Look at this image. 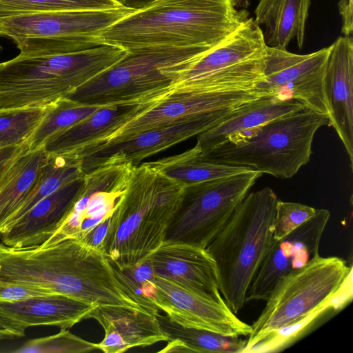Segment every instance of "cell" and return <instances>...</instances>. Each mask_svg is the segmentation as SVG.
<instances>
[{
  "label": "cell",
  "mask_w": 353,
  "mask_h": 353,
  "mask_svg": "<svg viewBox=\"0 0 353 353\" xmlns=\"http://www.w3.org/2000/svg\"><path fill=\"white\" fill-rule=\"evenodd\" d=\"M97 350V343H91L61 330L55 334L31 339L12 352L15 353H82Z\"/></svg>",
  "instance_id": "cell-35"
},
{
  "label": "cell",
  "mask_w": 353,
  "mask_h": 353,
  "mask_svg": "<svg viewBox=\"0 0 353 353\" xmlns=\"http://www.w3.org/2000/svg\"><path fill=\"white\" fill-rule=\"evenodd\" d=\"M26 150H28L27 143L19 146L0 148V173L16 156Z\"/></svg>",
  "instance_id": "cell-40"
},
{
  "label": "cell",
  "mask_w": 353,
  "mask_h": 353,
  "mask_svg": "<svg viewBox=\"0 0 353 353\" xmlns=\"http://www.w3.org/2000/svg\"><path fill=\"white\" fill-rule=\"evenodd\" d=\"M225 117L210 116L141 132L124 140L74 153L83 175L106 164L137 165L144 159L210 130Z\"/></svg>",
  "instance_id": "cell-14"
},
{
  "label": "cell",
  "mask_w": 353,
  "mask_h": 353,
  "mask_svg": "<svg viewBox=\"0 0 353 353\" xmlns=\"http://www.w3.org/2000/svg\"><path fill=\"white\" fill-rule=\"evenodd\" d=\"M168 94L100 106L81 121L50 138L42 148L49 154L64 155L99 145Z\"/></svg>",
  "instance_id": "cell-17"
},
{
  "label": "cell",
  "mask_w": 353,
  "mask_h": 353,
  "mask_svg": "<svg viewBox=\"0 0 353 353\" xmlns=\"http://www.w3.org/2000/svg\"><path fill=\"white\" fill-rule=\"evenodd\" d=\"M333 297L328 303L307 314L269 332L251 347L247 353H268L282 350L297 339L323 313L331 309L338 310Z\"/></svg>",
  "instance_id": "cell-34"
},
{
  "label": "cell",
  "mask_w": 353,
  "mask_h": 353,
  "mask_svg": "<svg viewBox=\"0 0 353 353\" xmlns=\"http://www.w3.org/2000/svg\"><path fill=\"white\" fill-rule=\"evenodd\" d=\"M330 217L325 209L279 240L272 239L264 260L249 288L246 303L266 300L276 283L289 272L319 255L321 236Z\"/></svg>",
  "instance_id": "cell-15"
},
{
  "label": "cell",
  "mask_w": 353,
  "mask_h": 353,
  "mask_svg": "<svg viewBox=\"0 0 353 353\" xmlns=\"http://www.w3.org/2000/svg\"><path fill=\"white\" fill-rule=\"evenodd\" d=\"M330 52V46L306 54L267 47L264 77L255 92L259 97L293 99L327 115L323 77Z\"/></svg>",
  "instance_id": "cell-12"
},
{
  "label": "cell",
  "mask_w": 353,
  "mask_h": 353,
  "mask_svg": "<svg viewBox=\"0 0 353 353\" xmlns=\"http://www.w3.org/2000/svg\"><path fill=\"white\" fill-rule=\"evenodd\" d=\"M305 106L293 99L263 96L245 103L218 124L200 134L195 146L203 152L225 142L236 134L261 125Z\"/></svg>",
  "instance_id": "cell-23"
},
{
  "label": "cell",
  "mask_w": 353,
  "mask_h": 353,
  "mask_svg": "<svg viewBox=\"0 0 353 353\" xmlns=\"http://www.w3.org/2000/svg\"><path fill=\"white\" fill-rule=\"evenodd\" d=\"M278 200L269 187L248 193L205 248L214 262L221 296L236 314L272 241Z\"/></svg>",
  "instance_id": "cell-4"
},
{
  "label": "cell",
  "mask_w": 353,
  "mask_h": 353,
  "mask_svg": "<svg viewBox=\"0 0 353 353\" xmlns=\"http://www.w3.org/2000/svg\"><path fill=\"white\" fill-rule=\"evenodd\" d=\"M338 6L342 17V32L344 36H350L353 30V0H341Z\"/></svg>",
  "instance_id": "cell-39"
},
{
  "label": "cell",
  "mask_w": 353,
  "mask_h": 353,
  "mask_svg": "<svg viewBox=\"0 0 353 353\" xmlns=\"http://www.w3.org/2000/svg\"><path fill=\"white\" fill-rule=\"evenodd\" d=\"M157 315L124 307L96 306L89 319H95L104 330V338L97 343V350L122 353L133 347L167 341Z\"/></svg>",
  "instance_id": "cell-21"
},
{
  "label": "cell",
  "mask_w": 353,
  "mask_h": 353,
  "mask_svg": "<svg viewBox=\"0 0 353 353\" xmlns=\"http://www.w3.org/2000/svg\"><path fill=\"white\" fill-rule=\"evenodd\" d=\"M316 209L309 205L278 200L273 221V239L279 240L312 217Z\"/></svg>",
  "instance_id": "cell-36"
},
{
  "label": "cell",
  "mask_w": 353,
  "mask_h": 353,
  "mask_svg": "<svg viewBox=\"0 0 353 353\" xmlns=\"http://www.w3.org/2000/svg\"><path fill=\"white\" fill-rule=\"evenodd\" d=\"M148 259L154 274L208 299L225 303L219 290L214 262L205 249L183 243L163 241Z\"/></svg>",
  "instance_id": "cell-18"
},
{
  "label": "cell",
  "mask_w": 353,
  "mask_h": 353,
  "mask_svg": "<svg viewBox=\"0 0 353 353\" xmlns=\"http://www.w3.org/2000/svg\"><path fill=\"white\" fill-rule=\"evenodd\" d=\"M267 47L262 29L248 17L186 69L174 88L255 92L264 77Z\"/></svg>",
  "instance_id": "cell-8"
},
{
  "label": "cell",
  "mask_w": 353,
  "mask_h": 353,
  "mask_svg": "<svg viewBox=\"0 0 353 353\" xmlns=\"http://www.w3.org/2000/svg\"><path fill=\"white\" fill-rule=\"evenodd\" d=\"M262 175L251 170L226 178L186 185L164 241L205 249L227 224Z\"/></svg>",
  "instance_id": "cell-9"
},
{
  "label": "cell",
  "mask_w": 353,
  "mask_h": 353,
  "mask_svg": "<svg viewBox=\"0 0 353 353\" xmlns=\"http://www.w3.org/2000/svg\"><path fill=\"white\" fill-rule=\"evenodd\" d=\"M16 338H19V335L16 333L0 328V340L13 339Z\"/></svg>",
  "instance_id": "cell-41"
},
{
  "label": "cell",
  "mask_w": 353,
  "mask_h": 353,
  "mask_svg": "<svg viewBox=\"0 0 353 353\" xmlns=\"http://www.w3.org/2000/svg\"><path fill=\"white\" fill-rule=\"evenodd\" d=\"M56 293L50 290L28 284L0 281V301H17L37 296Z\"/></svg>",
  "instance_id": "cell-37"
},
{
  "label": "cell",
  "mask_w": 353,
  "mask_h": 353,
  "mask_svg": "<svg viewBox=\"0 0 353 353\" xmlns=\"http://www.w3.org/2000/svg\"><path fill=\"white\" fill-rule=\"evenodd\" d=\"M127 52L103 44L63 54H19L0 63V110L46 108L68 97Z\"/></svg>",
  "instance_id": "cell-3"
},
{
  "label": "cell",
  "mask_w": 353,
  "mask_h": 353,
  "mask_svg": "<svg viewBox=\"0 0 353 353\" xmlns=\"http://www.w3.org/2000/svg\"><path fill=\"white\" fill-rule=\"evenodd\" d=\"M330 126L342 141L353 165V40L339 37L330 46L323 77Z\"/></svg>",
  "instance_id": "cell-19"
},
{
  "label": "cell",
  "mask_w": 353,
  "mask_h": 353,
  "mask_svg": "<svg viewBox=\"0 0 353 353\" xmlns=\"http://www.w3.org/2000/svg\"><path fill=\"white\" fill-rule=\"evenodd\" d=\"M83 176L75 154H50L48 163L5 228L21 217L45 197Z\"/></svg>",
  "instance_id": "cell-29"
},
{
  "label": "cell",
  "mask_w": 353,
  "mask_h": 353,
  "mask_svg": "<svg viewBox=\"0 0 353 353\" xmlns=\"http://www.w3.org/2000/svg\"><path fill=\"white\" fill-rule=\"evenodd\" d=\"M123 6L117 0H0V19L30 13L105 10Z\"/></svg>",
  "instance_id": "cell-31"
},
{
  "label": "cell",
  "mask_w": 353,
  "mask_h": 353,
  "mask_svg": "<svg viewBox=\"0 0 353 353\" xmlns=\"http://www.w3.org/2000/svg\"><path fill=\"white\" fill-rule=\"evenodd\" d=\"M46 108L0 110V148L27 143L45 116Z\"/></svg>",
  "instance_id": "cell-32"
},
{
  "label": "cell",
  "mask_w": 353,
  "mask_h": 353,
  "mask_svg": "<svg viewBox=\"0 0 353 353\" xmlns=\"http://www.w3.org/2000/svg\"><path fill=\"white\" fill-rule=\"evenodd\" d=\"M185 187L181 183L157 173L148 219V258L164 241L168 227L181 202Z\"/></svg>",
  "instance_id": "cell-28"
},
{
  "label": "cell",
  "mask_w": 353,
  "mask_h": 353,
  "mask_svg": "<svg viewBox=\"0 0 353 353\" xmlns=\"http://www.w3.org/2000/svg\"><path fill=\"white\" fill-rule=\"evenodd\" d=\"M49 157L43 148L26 150L0 173V233L21 205Z\"/></svg>",
  "instance_id": "cell-25"
},
{
  "label": "cell",
  "mask_w": 353,
  "mask_h": 353,
  "mask_svg": "<svg viewBox=\"0 0 353 353\" xmlns=\"http://www.w3.org/2000/svg\"><path fill=\"white\" fill-rule=\"evenodd\" d=\"M145 2H150L153 0H143ZM239 8H245L248 5V0H236Z\"/></svg>",
  "instance_id": "cell-42"
},
{
  "label": "cell",
  "mask_w": 353,
  "mask_h": 353,
  "mask_svg": "<svg viewBox=\"0 0 353 353\" xmlns=\"http://www.w3.org/2000/svg\"><path fill=\"white\" fill-rule=\"evenodd\" d=\"M99 107L81 104L68 97L47 106L45 116L27 141L28 150L42 148L50 138L81 121Z\"/></svg>",
  "instance_id": "cell-30"
},
{
  "label": "cell",
  "mask_w": 353,
  "mask_h": 353,
  "mask_svg": "<svg viewBox=\"0 0 353 353\" xmlns=\"http://www.w3.org/2000/svg\"><path fill=\"white\" fill-rule=\"evenodd\" d=\"M24 56L54 55L88 50L103 45L97 36L21 37L12 39Z\"/></svg>",
  "instance_id": "cell-33"
},
{
  "label": "cell",
  "mask_w": 353,
  "mask_h": 353,
  "mask_svg": "<svg viewBox=\"0 0 353 353\" xmlns=\"http://www.w3.org/2000/svg\"><path fill=\"white\" fill-rule=\"evenodd\" d=\"M157 173L151 162L135 165L111 215L101 251L120 270L148 259V219Z\"/></svg>",
  "instance_id": "cell-10"
},
{
  "label": "cell",
  "mask_w": 353,
  "mask_h": 353,
  "mask_svg": "<svg viewBox=\"0 0 353 353\" xmlns=\"http://www.w3.org/2000/svg\"><path fill=\"white\" fill-rule=\"evenodd\" d=\"M199 152L194 146L183 153L161 159L151 163L160 174L185 186L253 170L248 167L202 160L198 156Z\"/></svg>",
  "instance_id": "cell-27"
},
{
  "label": "cell",
  "mask_w": 353,
  "mask_h": 353,
  "mask_svg": "<svg viewBox=\"0 0 353 353\" xmlns=\"http://www.w3.org/2000/svg\"><path fill=\"white\" fill-rule=\"evenodd\" d=\"M310 3L311 0H259L253 20L259 27L265 26L267 46L287 49L295 39L301 49Z\"/></svg>",
  "instance_id": "cell-24"
},
{
  "label": "cell",
  "mask_w": 353,
  "mask_h": 353,
  "mask_svg": "<svg viewBox=\"0 0 353 353\" xmlns=\"http://www.w3.org/2000/svg\"><path fill=\"white\" fill-rule=\"evenodd\" d=\"M83 176L45 197L6 227L0 233L1 243L14 249L29 248L43 243L52 234L74 200Z\"/></svg>",
  "instance_id": "cell-22"
},
{
  "label": "cell",
  "mask_w": 353,
  "mask_h": 353,
  "mask_svg": "<svg viewBox=\"0 0 353 353\" xmlns=\"http://www.w3.org/2000/svg\"><path fill=\"white\" fill-rule=\"evenodd\" d=\"M135 9L123 6L105 10L59 11L23 14L0 19V37L97 36Z\"/></svg>",
  "instance_id": "cell-16"
},
{
  "label": "cell",
  "mask_w": 353,
  "mask_h": 353,
  "mask_svg": "<svg viewBox=\"0 0 353 353\" xmlns=\"http://www.w3.org/2000/svg\"><path fill=\"white\" fill-rule=\"evenodd\" d=\"M142 298L182 326L225 336H248L251 325L228 305L208 299L164 277L154 274L138 288Z\"/></svg>",
  "instance_id": "cell-11"
},
{
  "label": "cell",
  "mask_w": 353,
  "mask_h": 353,
  "mask_svg": "<svg viewBox=\"0 0 353 353\" xmlns=\"http://www.w3.org/2000/svg\"><path fill=\"white\" fill-rule=\"evenodd\" d=\"M0 281L38 286L94 306L134 309L139 303L110 259L74 239L23 249L0 243Z\"/></svg>",
  "instance_id": "cell-1"
},
{
  "label": "cell",
  "mask_w": 353,
  "mask_h": 353,
  "mask_svg": "<svg viewBox=\"0 0 353 353\" xmlns=\"http://www.w3.org/2000/svg\"><path fill=\"white\" fill-rule=\"evenodd\" d=\"M323 125H330L327 115L303 106L240 132L198 156L207 161L290 179L310 161L314 134Z\"/></svg>",
  "instance_id": "cell-5"
},
{
  "label": "cell",
  "mask_w": 353,
  "mask_h": 353,
  "mask_svg": "<svg viewBox=\"0 0 353 353\" xmlns=\"http://www.w3.org/2000/svg\"><path fill=\"white\" fill-rule=\"evenodd\" d=\"M92 305L60 294L17 301H0V328L25 336L30 327L49 325L67 330L89 319Z\"/></svg>",
  "instance_id": "cell-20"
},
{
  "label": "cell",
  "mask_w": 353,
  "mask_h": 353,
  "mask_svg": "<svg viewBox=\"0 0 353 353\" xmlns=\"http://www.w3.org/2000/svg\"><path fill=\"white\" fill-rule=\"evenodd\" d=\"M352 272V267L343 259L320 255L289 272L265 300L263 310L251 325L242 353H247L269 332L328 303Z\"/></svg>",
  "instance_id": "cell-7"
},
{
  "label": "cell",
  "mask_w": 353,
  "mask_h": 353,
  "mask_svg": "<svg viewBox=\"0 0 353 353\" xmlns=\"http://www.w3.org/2000/svg\"><path fill=\"white\" fill-rule=\"evenodd\" d=\"M210 50L152 46L128 50L118 62L68 98L84 105L103 106L168 94L182 73Z\"/></svg>",
  "instance_id": "cell-6"
},
{
  "label": "cell",
  "mask_w": 353,
  "mask_h": 353,
  "mask_svg": "<svg viewBox=\"0 0 353 353\" xmlns=\"http://www.w3.org/2000/svg\"><path fill=\"white\" fill-rule=\"evenodd\" d=\"M157 318L161 330L168 337L167 345L159 352L242 353L246 345V340L241 336H225L184 327L159 313Z\"/></svg>",
  "instance_id": "cell-26"
},
{
  "label": "cell",
  "mask_w": 353,
  "mask_h": 353,
  "mask_svg": "<svg viewBox=\"0 0 353 353\" xmlns=\"http://www.w3.org/2000/svg\"><path fill=\"white\" fill-rule=\"evenodd\" d=\"M259 97L254 91L174 88L152 108L97 145L120 141L143 131L188 120L215 115L226 117L243 104Z\"/></svg>",
  "instance_id": "cell-13"
},
{
  "label": "cell",
  "mask_w": 353,
  "mask_h": 353,
  "mask_svg": "<svg viewBox=\"0 0 353 353\" xmlns=\"http://www.w3.org/2000/svg\"><path fill=\"white\" fill-rule=\"evenodd\" d=\"M111 215L103 219L79 241L90 248L101 251L103 241L109 227Z\"/></svg>",
  "instance_id": "cell-38"
},
{
  "label": "cell",
  "mask_w": 353,
  "mask_h": 353,
  "mask_svg": "<svg viewBox=\"0 0 353 353\" xmlns=\"http://www.w3.org/2000/svg\"><path fill=\"white\" fill-rule=\"evenodd\" d=\"M236 0H153L100 31L103 44L126 50L219 45L248 18Z\"/></svg>",
  "instance_id": "cell-2"
}]
</instances>
